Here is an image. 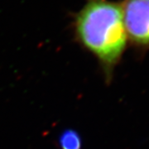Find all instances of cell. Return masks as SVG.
<instances>
[{"label":"cell","mask_w":149,"mask_h":149,"mask_svg":"<svg viewBox=\"0 0 149 149\" xmlns=\"http://www.w3.org/2000/svg\"><path fill=\"white\" fill-rule=\"evenodd\" d=\"M71 23L77 42L97 59L107 76H110L128 43L120 3L85 0L73 13Z\"/></svg>","instance_id":"cell-1"},{"label":"cell","mask_w":149,"mask_h":149,"mask_svg":"<svg viewBox=\"0 0 149 149\" xmlns=\"http://www.w3.org/2000/svg\"><path fill=\"white\" fill-rule=\"evenodd\" d=\"M123 24L128 39L139 49H149V0H122Z\"/></svg>","instance_id":"cell-2"},{"label":"cell","mask_w":149,"mask_h":149,"mask_svg":"<svg viewBox=\"0 0 149 149\" xmlns=\"http://www.w3.org/2000/svg\"><path fill=\"white\" fill-rule=\"evenodd\" d=\"M60 145L61 149H80V136L74 131H65L60 138Z\"/></svg>","instance_id":"cell-3"}]
</instances>
